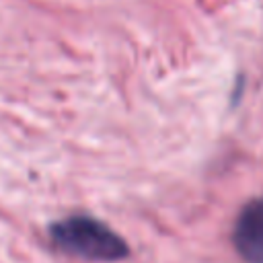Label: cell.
<instances>
[{"instance_id":"1","label":"cell","mask_w":263,"mask_h":263,"mask_svg":"<svg viewBox=\"0 0 263 263\" xmlns=\"http://www.w3.org/2000/svg\"><path fill=\"white\" fill-rule=\"evenodd\" d=\"M49 242L55 251L95 263H113L129 255L127 242L105 222L76 214L49 228Z\"/></svg>"},{"instance_id":"2","label":"cell","mask_w":263,"mask_h":263,"mask_svg":"<svg viewBox=\"0 0 263 263\" xmlns=\"http://www.w3.org/2000/svg\"><path fill=\"white\" fill-rule=\"evenodd\" d=\"M234 247L247 263H263V197L249 201L234 224Z\"/></svg>"}]
</instances>
